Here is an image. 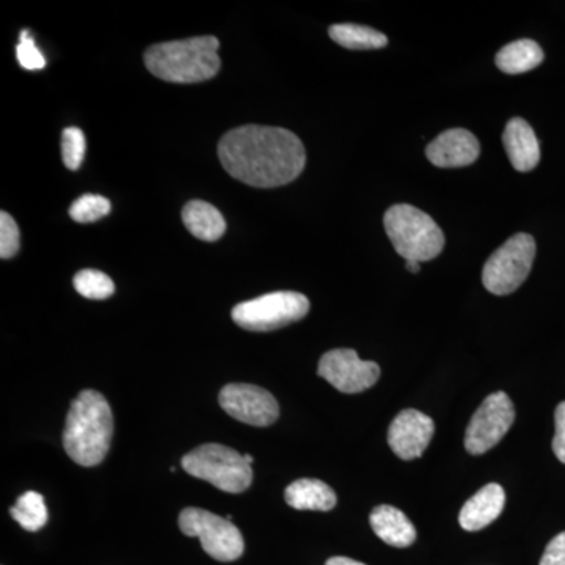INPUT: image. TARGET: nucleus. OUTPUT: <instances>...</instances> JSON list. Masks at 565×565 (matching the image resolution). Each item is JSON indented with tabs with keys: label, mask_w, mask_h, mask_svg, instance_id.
<instances>
[{
	"label": "nucleus",
	"mask_w": 565,
	"mask_h": 565,
	"mask_svg": "<svg viewBox=\"0 0 565 565\" xmlns=\"http://www.w3.org/2000/svg\"><path fill=\"white\" fill-rule=\"evenodd\" d=\"M535 252V241L530 234L519 233L505 241L487 259L482 269V282L487 291L494 296H508L516 291L533 269Z\"/></svg>",
	"instance_id": "nucleus-7"
},
{
	"label": "nucleus",
	"mask_w": 565,
	"mask_h": 565,
	"mask_svg": "<svg viewBox=\"0 0 565 565\" xmlns=\"http://www.w3.org/2000/svg\"><path fill=\"white\" fill-rule=\"evenodd\" d=\"M218 404L226 414L248 426H273L280 416V405L273 394L262 386L250 384L223 386L218 394Z\"/></svg>",
	"instance_id": "nucleus-11"
},
{
	"label": "nucleus",
	"mask_w": 565,
	"mask_h": 565,
	"mask_svg": "<svg viewBox=\"0 0 565 565\" xmlns=\"http://www.w3.org/2000/svg\"><path fill=\"white\" fill-rule=\"evenodd\" d=\"M514 419L515 408L511 397L503 392L490 394L468 424L465 448L470 455H484L503 440Z\"/></svg>",
	"instance_id": "nucleus-9"
},
{
	"label": "nucleus",
	"mask_w": 565,
	"mask_h": 565,
	"mask_svg": "<svg viewBox=\"0 0 565 565\" xmlns=\"http://www.w3.org/2000/svg\"><path fill=\"white\" fill-rule=\"evenodd\" d=\"M285 501L297 511H332L337 505V493L332 487L319 479H297L288 486Z\"/></svg>",
	"instance_id": "nucleus-17"
},
{
	"label": "nucleus",
	"mask_w": 565,
	"mask_h": 565,
	"mask_svg": "<svg viewBox=\"0 0 565 565\" xmlns=\"http://www.w3.org/2000/svg\"><path fill=\"white\" fill-rule=\"evenodd\" d=\"M74 288L85 299H109L115 292V285L109 275L102 270L85 269L74 275Z\"/></svg>",
	"instance_id": "nucleus-22"
},
{
	"label": "nucleus",
	"mask_w": 565,
	"mask_h": 565,
	"mask_svg": "<svg viewBox=\"0 0 565 565\" xmlns=\"http://www.w3.org/2000/svg\"><path fill=\"white\" fill-rule=\"evenodd\" d=\"M319 377L326 379L338 392L355 394L377 384L381 366L363 362L353 349H334L319 360Z\"/></svg>",
	"instance_id": "nucleus-10"
},
{
	"label": "nucleus",
	"mask_w": 565,
	"mask_h": 565,
	"mask_svg": "<svg viewBox=\"0 0 565 565\" xmlns=\"http://www.w3.org/2000/svg\"><path fill=\"white\" fill-rule=\"evenodd\" d=\"M180 530L188 537H199L204 553L221 563H232L244 555L239 527L204 509H184L180 514Z\"/></svg>",
	"instance_id": "nucleus-8"
},
{
	"label": "nucleus",
	"mask_w": 565,
	"mask_h": 565,
	"mask_svg": "<svg viewBox=\"0 0 565 565\" xmlns=\"http://www.w3.org/2000/svg\"><path fill=\"white\" fill-rule=\"evenodd\" d=\"M419 264L418 262H405V267H407L408 273L418 274L419 273Z\"/></svg>",
	"instance_id": "nucleus-30"
},
{
	"label": "nucleus",
	"mask_w": 565,
	"mask_h": 565,
	"mask_svg": "<svg viewBox=\"0 0 565 565\" xmlns=\"http://www.w3.org/2000/svg\"><path fill=\"white\" fill-rule=\"evenodd\" d=\"M434 433L433 418L415 408H407L393 419L388 429V445L399 459L415 460L424 455Z\"/></svg>",
	"instance_id": "nucleus-12"
},
{
	"label": "nucleus",
	"mask_w": 565,
	"mask_h": 565,
	"mask_svg": "<svg viewBox=\"0 0 565 565\" xmlns=\"http://www.w3.org/2000/svg\"><path fill=\"white\" fill-rule=\"evenodd\" d=\"M110 210L111 204L106 196L87 193V195H82L81 199L71 204L70 215L74 222L92 223L109 215Z\"/></svg>",
	"instance_id": "nucleus-23"
},
{
	"label": "nucleus",
	"mask_w": 565,
	"mask_h": 565,
	"mask_svg": "<svg viewBox=\"0 0 565 565\" xmlns=\"http://www.w3.org/2000/svg\"><path fill=\"white\" fill-rule=\"evenodd\" d=\"M182 222L193 237L206 243L221 239L226 232V222L221 211L202 200H192L185 204Z\"/></svg>",
	"instance_id": "nucleus-18"
},
{
	"label": "nucleus",
	"mask_w": 565,
	"mask_h": 565,
	"mask_svg": "<svg viewBox=\"0 0 565 565\" xmlns=\"http://www.w3.org/2000/svg\"><path fill=\"white\" fill-rule=\"evenodd\" d=\"M385 232L394 250L405 262H430L437 258L445 247V234L429 214L411 206L394 204L385 212Z\"/></svg>",
	"instance_id": "nucleus-4"
},
{
	"label": "nucleus",
	"mask_w": 565,
	"mask_h": 565,
	"mask_svg": "<svg viewBox=\"0 0 565 565\" xmlns=\"http://www.w3.org/2000/svg\"><path fill=\"white\" fill-rule=\"evenodd\" d=\"M221 43L215 36L167 41L145 52V65L152 76L172 84H199L221 71Z\"/></svg>",
	"instance_id": "nucleus-3"
},
{
	"label": "nucleus",
	"mask_w": 565,
	"mask_h": 565,
	"mask_svg": "<svg viewBox=\"0 0 565 565\" xmlns=\"http://www.w3.org/2000/svg\"><path fill=\"white\" fill-rule=\"evenodd\" d=\"M245 460H247V463H253V457L250 455H245Z\"/></svg>",
	"instance_id": "nucleus-31"
},
{
	"label": "nucleus",
	"mask_w": 565,
	"mask_h": 565,
	"mask_svg": "<svg viewBox=\"0 0 565 565\" xmlns=\"http://www.w3.org/2000/svg\"><path fill=\"white\" fill-rule=\"evenodd\" d=\"M20 228L9 212L0 214V258L10 259L20 252Z\"/></svg>",
	"instance_id": "nucleus-25"
},
{
	"label": "nucleus",
	"mask_w": 565,
	"mask_h": 565,
	"mask_svg": "<svg viewBox=\"0 0 565 565\" xmlns=\"http://www.w3.org/2000/svg\"><path fill=\"white\" fill-rule=\"evenodd\" d=\"M481 145L467 129H449L441 132L427 147L426 156L430 163L440 169H459L478 161Z\"/></svg>",
	"instance_id": "nucleus-13"
},
{
	"label": "nucleus",
	"mask_w": 565,
	"mask_h": 565,
	"mask_svg": "<svg viewBox=\"0 0 565 565\" xmlns=\"http://www.w3.org/2000/svg\"><path fill=\"white\" fill-rule=\"evenodd\" d=\"M503 145L516 172H531L541 162L537 137L530 122L523 118L509 120L503 132Z\"/></svg>",
	"instance_id": "nucleus-14"
},
{
	"label": "nucleus",
	"mask_w": 565,
	"mask_h": 565,
	"mask_svg": "<svg viewBox=\"0 0 565 565\" xmlns=\"http://www.w3.org/2000/svg\"><path fill=\"white\" fill-rule=\"evenodd\" d=\"M326 565H366V564L359 563V561H353V559H351V557L334 556V557H330V559L327 561Z\"/></svg>",
	"instance_id": "nucleus-29"
},
{
	"label": "nucleus",
	"mask_w": 565,
	"mask_h": 565,
	"mask_svg": "<svg viewBox=\"0 0 565 565\" xmlns=\"http://www.w3.org/2000/svg\"><path fill=\"white\" fill-rule=\"evenodd\" d=\"M310 300L300 292L278 291L236 305L233 321L248 332H273L303 319Z\"/></svg>",
	"instance_id": "nucleus-6"
},
{
	"label": "nucleus",
	"mask_w": 565,
	"mask_h": 565,
	"mask_svg": "<svg viewBox=\"0 0 565 565\" xmlns=\"http://www.w3.org/2000/svg\"><path fill=\"white\" fill-rule=\"evenodd\" d=\"M114 435V415L106 397L85 390L71 404L63 446L66 455L82 467H95L106 459Z\"/></svg>",
	"instance_id": "nucleus-2"
},
{
	"label": "nucleus",
	"mask_w": 565,
	"mask_h": 565,
	"mask_svg": "<svg viewBox=\"0 0 565 565\" xmlns=\"http://www.w3.org/2000/svg\"><path fill=\"white\" fill-rule=\"evenodd\" d=\"M541 565H565V533L557 534L548 545H546Z\"/></svg>",
	"instance_id": "nucleus-27"
},
{
	"label": "nucleus",
	"mask_w": 565,
	"mask_h": 565,
	"mask_svg": "<svg viewBox=\"0 0 565 565\" xmlns=\"http://www.w3.org/2000/svg\"><path fill=\"white\" fill-rule=\"evenodd\" d=\"M85 141L84 132L79 128H66L62 134V158L66 169L77 170L84 162Z\"/></svg>",
	"instance_id": "nucleus-24"
},
{
	"label": "nucleus",
	"mask_w": 565,
	"mask_h": 565,
	"mask_svg": "<svg viewBox=\"0 0 565 565\" xmlns=\"http://www.w3.org/2000/svg\"><path fill=\"white\" fill-rule=\"evenodd\" d=\"M505 504L504 489L498 484L482 487L463 504L459 514L460 526L465 531H481L493 523L503 512Z\"/></svg>",
	"instance_id": "nucleus-15"
},
{
	"label": "nucleus",
	"mask_w": 565,
	"mask_h": 565,
	"mask_svg": "<svg viewBox=\"0 0 565 565\" xmlns=\"http://www.w3.org/2000/svg\"><path fill=\"white\" fill-rule=\"evenodd\" d=\"M330 39L345 50H382L388 44L384 33L359 24H334L329 29Z\"/></svg>",
	"instance_id": "nucleus-20"
},
{
	"label": "nucleus",
	"mask_w": 565,
	"mask_h": 565,
	"mask_svg": "<svg viewBox=\"0 0 565 565\" xmlns=\"http://www.w3.org/2000/svg\"><path fill=\"white\" fill-rule=\"evenodd\" d=\"M556 434L553 438V451L565 463V401L557 405L555 414Z\"/></svg>",
	"instance_id": "nucleus-28"
},
{
	"label": "nucleus",
	"mask_w": 565,
	"mask_h": 565,
	"mask_svg": "<svg viewBox=\"0 0 565 565\" xmlns=\"http://www.w3.org/2000/svg\"><path fill=\"white\" fill-rule=\"evenodd\" d=\"M10 515L13 516V520H17L25 531L36 533V531H40L41 527L47 523V509L46 503H44L43 494L33 492V490L22 493L21 497L18 498L17 504L10 509Z\"/></svg>",
	"instance_id": "nucleus-21"
},
{
	"label": "nucleus",
	"mask_w": 565,
	"mask_h": 565,
	"mask_svg": "<svg viewBox=\"0 0 565 565\" xmlns=\"http://www.w3.org/2000/svg\"><path fill=\"white\" fill-rule=\"evenodd\" d=\"M18 62L24 70L36 71L46 66V58L36 47L35 40L29 31H22L20 44L17 46Z\"/></svg>",
	"instance_id": "nucleus-26"
},
{
	"label": "nucleus",
	"mask_w": 565,
	"mask_h": 565,
	"mask_svg": "<svg viewBox=\"0 0 565 565\" xmlns=\"http://www.w3.org/2000/svg\"><path fill=\"white\" fill-rule=\"evenodd\" d=\"M371 527L379 539L394 548H407L416 541L414 523L399 509L382 504L373 509L370 516Z\"/></svg>",
	"instance_id": "nucleus-16"
},
{
	"label": "nucleus",
	"mask_w": 565,
	"mask_h": 565,
	"mask_svg": "<svg viewBox=\"0 0 565 565\" xmlns=\"http://www.w3.org/2000/svg\"><path fill=\"white\" fill-rule=\"evenodd\" d=\"M544 62V51L533 40H516L498 52L494 63L505 74H522Z\"/></svg>",
	"instance_id": "nucleus-19"
},
{
	"label": "nucleus",
	"mask_w": 565,
	"mask_h": 565,
	"mask_svg": "<svg viewBox=\"0 0 565 565\" xmlns=\"http://www.w3.org/2000/svg\"><path fill=\"white\" fill-rule=\"evenodd\" d=\"M182 468L226 493H243L253 481L252 465L245 457L217 444L202 445L188 452L182 457Z\"/></svg>",
	"instance_id": "nucleus-5"
},
{
	"label": "nucleus",
	"mask_w": 565,
	"mask_h": 565,
	"mask_svg": "<svg viewBox=\"0 0 565 565\" xmlns=\"http://www.w3.org/2000/svg\"><path fill=\"white\" fill-rule=\"evenodd\" d=\"M223 169L252 188L289 184L303 172L307 152L288 129L248 125L233 129L218 143Z\"/></svg>",
	"instance_id": "nucleus-1"
}]
</instances>
